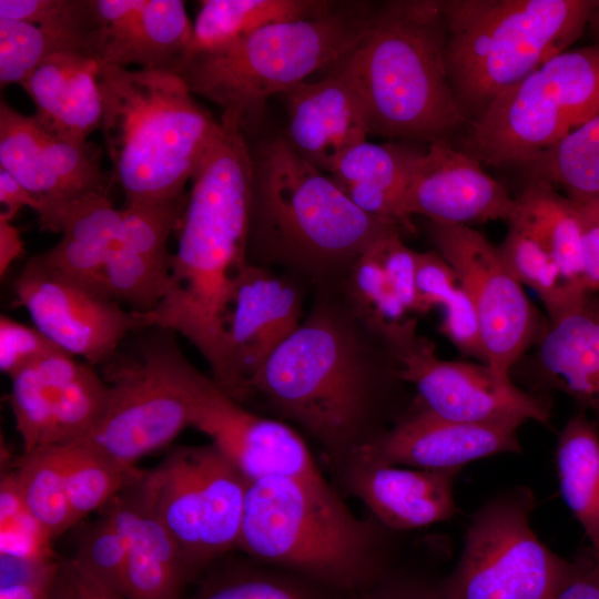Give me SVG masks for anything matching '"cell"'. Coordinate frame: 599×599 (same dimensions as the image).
<instances>
[{
  "label": "cell",
  "mask_w": 599,
  "mask_h": 599,
  "mask_svg": "<svg viewBox=\"0 0 599 599\" xmlns=\"http://www.w3.org/2000/svg\"><path fill=\"white\" fill-rule=\"evenodd\" d=\"M458 473L361 463L351 486L383 524L412 529L455 515L454 481Z\"/></svg>",
  "instance_id": "4316f807"
},
{
  "label": "cell",
  "mask_w": 599,
  "mask_h": 599,
  "mask_svg": "<svg viewBox=\"0 0 599 599\" xmlns=\"http://www.w3.org/2000/svg\"><path fill=\"white\" fill-rule=\"evenodd\" d=\"M384 599H440L438 593H422V592H407L397 593Z\"/></svg>",
  "instance_id": "11a10c76"
},
{
  "label": "cell",
  "mask_w": 599,
  "mask_h": 599,
  "mask_svg": "<svg viewBox=\"0 0 599 599\" xmlns=\"http://www.w3.org/2000/svg\"><path fill=\"white\" fill-rule=\"evenodd\" d=\"M0 221L12 222L24 206L35 212L38 210V203L32 195L2 169H0Z\"/></svg>",
  "instance_id": "816d5d0a"
},
{
  "label": "cell",
  "mask_w": 599,
  "mask_h": 599,
  "mask_svg": "<svg viewBox=\"0 0 599 599\" xmlns=\"http://www.w3.org/2000/svg\"><path fill=\"white\" fill-rule=\"evenodd\" d=\"M287 123L283 138L303 159L328 174L337 160L367 140L369 124L361 95L337 63L316 82H302L282 94Z\"/></svg>",
  "instance_id": "603a6c76"
},
{
  "label": "cell",
  "mask_w": 599,
  "mask_h": 599,
  "mask_svg": "<svg viewBox=\"0 0 599 599\" xmlns=\"http://www.w3.org/2000/svg\"><path fill=\"white\" fill-rule=\"evenodd\" d=\"M12 290L16 304L27 309L35 328L61 351L92 366L110 362L126 335L143 327L134 312L61 275L39 255L29 258Z\"/></svg>",
  "instance_id": "2e32d148"
},
{
  "label": "cell",
  "mask_w": 599,
  "mask_h": 599,
  "mask_svg": "<svg viewBox=\"0 0 599 599\" xmlns=\"http://www.w3.org/2000/svg\"><path fill=\"white\" fill-rule=\"evenodd\" d=\"M61 351L34 326L1 315L0 369L9 377L41 357Z\"/></svg>",
  "instance_id": "7bdbcfd3"
},
{
  "label": "cell",
  "mask_w": 599,
  "mask_h": 599,
  "mask_svg": "<svg viewBox=\"0 0 599 599\" xmlns=\"http://www.w3.org/2000/svg\"><path fill=\"white\" fill-rule=\"evenodd\" d=\"M372 530L326 483L268 476L248 484L237 546L265 561L353 588L372 572Z\"/></svg>",
  "instance_id": "ba28073f"
},
{
  "label": "cell",
  "mask_w": 599,
  "mask_h": 599,
  "mask_svg": "<svg viewBox=\"0 0 599 599\" xmlns=\"http://www.w3.org/2000/svg\"><path fill=\"white\" fill-rule=\"evenodd\" d=\"M577 202V201H576ZM583 243V262L587 287L599 293V199L577 202Z\"/></svg>",
  "instance_id": "7dc6e473"
},
{
  "label": "cell",
  "mask_w": 599,
  "mask_h": 599,
  "mask_svg": "<svg viewBox=\"0 0 599 599\" xmlns=\"http://www.w3.org/2000/svg\"><path fill=\"white\" fill-rule=\"evenodd\" d=\"M587 29L595 39V43H599V0H595L588 18Z\"/></svg>",
  "instance_id": "db71d44e"
},
{
  "label": "cell",
  "mask_w": 599,
  "mask_h": 599,
  "mask_svg": "<svg viewBox=\"0 0 599 599\" xmlns=\"http://www.w3.org/2000/svg\"><path fill=\"white\" fill-rule=\"evenodd\" d=\"M375 6L339 2L328 13L267 24L219 49L186 54L173 69L193 94L222 109L246 135L267 100L333 68L363 38Z\"/></svg>",
  "instance_id": "8992f818"
},
{
  "label": "cell",
  "mask_w": 599,
  "mask_h": 599,
  "mask_svg": "<svg viewBox=\"0 0 599 599\" xmlns=\"http://www.w3.org/2000/svg\"><path fill=\"white\" fill-rule=\"evenodd\" d=\"M104 507L129 539L124 597L180 599L190 578L182 550L156 509L153 470L145 471Z\"/></svg>",
  "instance_id": "cb8c5ba5"
},
{
  "label": "cell",
  "mask_w": 599,
  "mask_h": 599,
  "mask_svg": "<svg viewBox=\"0 0 599 599\" xmlns=\"http://www.w3.org/2000/svg\"><path fill=\"white\" fill-rule=\"evenodd\" d=\"M248 146V263L272 258L314 274L352 270L362 255L399 233L400 224L363 212L283 136Z\"/></svg>",
  "instance_id": "277c9868"
},
{
  "label": "cell",
  "mask_w": 599,
  "mask_h": 599,
  "mask_svg": "<svg viewBox=\"0 0 599 599\" xmlns=\"http://www.w3.org/2000/svg\"><path fill=\"white\" fill-rule=\"evenodd\" d=\"M52 539L27 507L16 470L4 471L0 483V555L48 562L55 560Z\"/></svg>",
  "instance_id": "b9f144b4"
},
{
  "label": "cell",
  "mask_w": 599,
  "mask_h": 599,
  "mask_svg": "<svg viewBox=\"0 0 599 599\" xmlns=\"http://www.w3.org/2000/svg\"><path fill=\"white\" fill-rule=\"evenodd\" d=\"M20 230L12 222L0 221V275L8 273L11 264L24 254Z\"/></svg>",
  "instance_id": "f5cc1de1"
},
{
  "label": "cell",
  "mask_w": 599,
  "mask_h": 599,
  "mask_svg": "<svg viewBox=\"0 0 599 599\" xmlns=\"http://www.w3.org/2000/svg\"><path fill=\"white\" fill-rule=\"evenodd\" d=\"M104 508L103 515L81 532L71 560L98 585L124 596L129 539L112 511Z\"/></svg>",
  "instance_id": "60d3db41"
},
{
  "label": "cell",
  "mask_w": 599,
  "mask_h": 599,
  "mask_svg": "<svg viewBox=\"0 0 599 599\" xmlns=\"http://www.w3.org/2000/svg\"><path fill=\"white\" fill-rule=\"evenodd\" d=\"M554 599H599V556L589 549L569 561Z\"/></svg>",
  "instance_id": "bcb514c9"
},
{
  "label": "cell",
  "mask_w": 599,
  "mask_h": 599,
  "mask_svg": "<svg viewBox=\"0 0 599 599\" xmlns=\"http://www.w3.org/2000/svg\"><path fill=\"white\" fill-rule=\"evenodd\" d=\"M120 232L121 210L113 205L109 192L91 193L71 209L60 241L38 255L61 275L99 290L100 277L118 245Z\"/></svg>",
  "instance_id": "f546056e"
},
{
  "label": "cell",
  "mask_w": 599,
  "mask_h": 599,
  "mask_svg": "<svg viewBox=\"0 0 599 599\" xmlns=\"http://www.w3.org/2000/svg\"><path fill=\"white\" fill-rule=\"evenodd\" d=\"M69 0H0V19L49 26L64 11Z\"/></svg>",
  "instance_id": "681fc988"
},
{
  "label": "cell",
  "mask_w": 599,
  "mask_h": 599,
  "mask_svg": "<svg viewBox=\"0 0 599 599\" xmlns=\"http://www.w3.org/2000/svg\"><path fill=\"white\" fill-rule=\"evenodd\" d=\"M498 250L511 275L539 296L547 319L559 316L588 294L573 288L556 261L532 238L514 227L508 229Z\"/></svg>",
  "instance_id": "74e56055"
},
{
  "label": "cell",
  "mask_w": 599,
  "mask_h": 599,
  "mask_svg": "<svg viewBox=\"0 0 599 599\" xmlns=\"http://www.w3.org/2000/svg\"><path fill=\"white\" fill-rule=\"evenodd\" d=\"M352 306L321 304L270 356L252 383L283 416L333 455L355 453L383 387L402 382L395 346Z\"/></svg>",
  "instance_id": "7a4b0ae2"
},
{
  "label": "cell",
  "mask_w": 599,
  "mask_h": 599,
  "mask_svg": "<svg viewBox=\"0 0 599 599\" xmlns=\"http://www.w3.org/2000/svg\"><path fill=\"white\" fill-rule=\"evenodd\" d=\"M302 321V298L295 285L248 263L234 288L225 329L224 372L215 384L236 402L252 396L256 374Z\"/></svg>",
  "instance_id": "ac0fdd59"
},
{
  "label": "cell",
  "mask_w": 599,
  "mask_h": 599,
  "mask_svg": "<svg viewBox=\"0 0 599 599\" xmlns=\"http://www.w3.org/2000/svg\"><path fill=\"white\" fill-rule=\"evenodd\" d=\"M446 40L440 0L375 6L363 38L338 63L361 95L369 134L432 144L468 123L449 82Z\"/></svg>",
  "instance_id": "3957f363"
},
{
  "label": "cell",
  "mask_w": 599,
  "mask_h": 599,
  "mask_svg": "<svg viewBox=\"0 0 599 599\" xmlns=\"http://www.w3.org/2000/svg\"><path fill=\"white\" fill-rule=\"evenodd\" d=\"M184 355L170 341L152 343L135 359H111L104 379L110 386L105 412L78 439L125 465L171 443L190 426L189 405L180 380Z\"/></svg>",
  "instance_id": "7c38bea8"
},
{
  "label": "cell",
  "mask_w": 599,
  "mask_h": 599,
  "mask_svg": "<svg viewBox=\"0 0 599 599\" xmlns=\"http://www.w3.org/2000/svg\"><path fill=\"white\" fill-rule=\"evenodd\" d=\"M398 376L416 389L420 407L454 422L546 423L550 407L514 383L501 384L479 363L440 359L429 339L415 335L396 348Z\"/></svg>",
  "instance_id": "e0dca14e"
},
{
  "label": "cell",
  "mask_w": 599,
  "mask_h": 599,
  "mask_svg": "<svg viewBox=\"0 0 599 599\" xmlns=\"http://www.w3.org/2000/svg\"><path fill=\"white\" fill-rule=\"evenodd\" d=\"M81 364L68 353L57 351L10 376V405L23 453L45 444L61 392Z\"/></svg>",
  "instance_id": "d6a6232c"
},
{
  "label": "cell",
  "mask_w": 599,
  "mask_h": 599,
  "mask_svg": "<svg viewBox=\"0 0 599 599\" xmlns=\"http://www.w3.org/2000/svg\"><path fill=\"white\" fill-rule=\"evenodd\" d=\"M61 561L43 566L32 576L0 587V599H57Z\"/></svg>",
  "instance_id": "c3c4849f"
},
{
  "label": "cell",
  "mask_w": 599,
  "mask_h": 599,
  "mask_svg": "<svg viewBox=\"0 0 599 599\" xmlns=\"http://www.w3.org/2000/svg\"><path fill=\"white\" fill-rule=\"evenodd\" d=\"M532 497L524 490L484 505L467 528L460 558L440 599H554L569 561L530 526Z\"/></svg>",
  "instance_id": "30bf717a"
},
{
  "label": "cell",
  "mask_w": 599,
  "mask_h": 599,
  "mask_svg": "<svg viewBox=\"0 0 599 599\" xmlns=\"http://www.w3.org/2000/svg\"><path fill=\"white\" fill-rule=\"evenodd\" d=\"M99 83L110 180L125 203L184 195L221 131L220 120L169 71L100 63Z\"/></svg>",
  "instance_id": "5b68a950"
},
{
  "label": "cell",
  "mask_w": 599,
  "mask_h": 599,
  "mask_svg": "<svg viewBox=\"0 0 599 599\" xmlns=\"http://www.w3.org/2000/svg\"><path fill=\"white\" fill-rule=\"evenodd\" d=\"M153 474L156 509L189 578L237 546L250 481L213 444L176 447Z\"/></svg>",
  "instance_id": "8fae6325"
},
{
  "label": "cell",
  "mask_w": 599,
  "mask_h": 599,
  "mask_svg": "<svg viewBox=\"0 0 599 599\" xmlns=\"http://www.w3.org/2000/svg\"><path fill=\"white\" fill-rule=\"evenodd\" d=\"M416 292L419 314L443 307L439 329L466 357L485 364L474 305L456 273L435 250L417 252Z\"/></svg>",
  "instance_id": "836d02e7"
},
{
  "label": "cell",
  "mask_w": 599,
  "mask_h": 599,
  "mask_svg": "<svg viewBox=\"0 0 599 599\" xmlns=\"http://www.w3.org/2000/svg\"><path fill=\"white\" fill-rule=\"evenodd\" d=\"M100 63L172 72L187 53L193 23L181 0H92Z\"/></svg>",
  "instance_id": "7402d4cb"
},
{
  "label": "cell",
  "mask_w": 599,
  "mask_h": 599,
  "mask_svg": "<svg viewBox=\"0 0 599 599\" xmlns=\"http://www.w3.org/2000/svg\"><path fill=\"white\" fill-rule=\"evenodd\" d=\"M515 199L487 174L473 155L448 141L429 144L417 159L400 202V217L412 230V215L428 221L468 225L509 221Z\"/></svg>",
  "instance_id": "d6986e66"
},
{
  "label": "cell",
  "mask_w": 599,
  "mask_h": 599,
  "mask_svg": "<svg viewBox=\"0 0 599 599\" xmlns=\"http://www.w3.org/2000/svg\"><path fill=\"white\" fill-rule=\"evenodd\" d=\"M531 367L538 380L599 416V294L588 293L547 319Z\"/></svg>",
  "instance_id": "d4e9b609"
},
{
  "label": "cell",
  "mask_w": 599,
  "mask_h": 599,
  "mask_svg": "<svg viewBox=\"0 0 599 599\" xmlns=\"http://www.w3.org/2000/svg\"><path fill=\"white\" fill-rule=\"evenodd\" d=\"M105 599H129V598H126V597H124L122 595H119V593L106 590Z\"/></svg>",
  "instance_id": "9f6ffc18"
},
{
  "label": "cell",
  "mask_w": 599,
  "mask_h": 599,
  "mask_svg": "<svg viewBox=\"0 0 599 599\" xmlns=\"http://www.w3.org/2000/svg\"><path fill=\"white\" fill-rule=\"evenodd\" d=\"M521 425L515 420L459 423L419 407L355 453L361 463L459 471L474 460L520 451L517 432Z\"/></svg>",
  "instance_id": "ffe728a7"
},
{
  "label": "cell",
  "mask_w": 599,
  "mask_h": 599,
  "mask_svg": "<svg viewBox=\"0 0 599 599\" xmlns=\"http://www.w3.org/2000/svg\"><path fill=\"white\" fill-rule=\"evenodd\" d=\"M109 397L108 382L82 362L61 392L44 445H64L88 436L101 420Z\"/></svg>",
  "instance_id": "ab89813d"
},
{
  "label": "cell",
  "mask_w": 599,
  "mask_h": 599,
  "mask_svg": "<svg viewBox=\"0 0 599 599\" xmlns=\"http://www.w3.org/2000/svg\"><path fill=\"white\" fill-rule=\"evenodd\" d=\"M435 251L450 265L468 293L478 322L485 365L501 384L539 339L542 318L522 285L506 267L498 246L469 225L428 221Z\"/></svg>",
  "instance_id": "4fadbf2b"
},
{
  "label": "cell",
  "mask_w": 599,
  "mask_h": 599,
  "mask_svg": "<svg viewBox=\"0 0 599 599\" xmlns=\"http://www.w3.org/2000/svg\"><path fill=\"white\" fill-rule=\"evenodd\" d=\"M180 380L190 426L206 434L250 483L268 476L326 481L295 430L237 405L185 356L180 364Z\"/></svg>",
  "instance_id": "9a60e30c"
},
{
  "label": "cell",
  "mask_w": 599,
  "mask_h": 599,
  "mask_svg": "<svg viewBox=\"0 0 599 599\" xmlns=\"http://www.w3.org/2000/svg\"><path fill=\"white\" fill-rule=\"evenodd\" d=\"M63 50L87 52L79 39L64 31L0 19V84L22 85L50 54Z\"/></svg>",
  "instance_id": "f35d334b"
},
{
  "label": "cell",
  "mask_w": 599,
  "mask_h": 599,
  "mask_svg": "<svg viewBox=\"0 0 599 599\" xmlns=\"http://www.w3.org/2000/svg\"><path fill=\"white\" fill-rule=\"evenodd\" d=\"M377 253L395 293L410 314H419L416 292L417 252L407 247L400 233H394L377 245Z\"/></svg>",
  "instance_id": "ee69618b"
},
{
  "label": "cell",
  "mask_w": 599,
  "mask_h": 599,
  "mask_svg": "<svg viewBox=\"0 0 599 599\" xmlns=\"http://www.w3.org/2000/svg\"><path fill=\"white\" fill-rule=\"evenodd\" d=\"M555 460L561 496L599 556V429L583 412L560 430Z\"/></svg>",
  "instance_id": "1f68e13d"
},
{
  "label": "cell",
  "mask_w": 599,
  "mask_h": 599,
  "mask_svg": "<svg viewBox=\"0 0 599 599\" xmlns=\"http://www.w3.org/2000/svg\"><path fill=\"white\" fill-rule=\"evenodd\" d=\"M0 169L21 184L38 203L42 231L61 233L73 205L109 190L101 169V151L47 131L37 119L0 103Z\"/></svg>",
  "instance_id": "5bb4252c"
},
{
  "label": "cell",
  "mask_w": 599,
  "mask_h": 599,
  "mask_svg": "<svg viewBox=\"0 0 599 599\" xmlns=\"http://www.w3.org/2000/svg\"><path fill=\"white\" fill-rule=\"evenodd\" d=\"M189 194L125 203L121 232L100 277L103 293L140 314L164 297L173 263L167 240L177 229Z\"/></svg>",
  "instance_id": "44dd1931"
},
{
  "label": "cell",
  "mask_w": 599,
  "mask_h": 599,
  "mask_svg": "<svg viewBox=\"0 0 599 599\" xmlns=\"http://www.w3.org/2000/svg\"><path fill=\"white\" fill-rule=\"evenodd\" d=\"M599 114V43L568 49L501 92L471 121L461 150L520 165Z\"/></svg>",
  "instance_id": "9c48e42d"
},
{
  "label": "cell",
  "mask_w": 599,
  "mask_h": 599,
  "mask_svg": "<svg viewBox=\"0 0 599 599\" xmlns=\"http://www.w3.org/2000/svg\"><path fill=\"white\" fill-rule=\"evenodd\" d=\"M61 446L68 498L75 524L91 511L104 507L145 473L82 440Z\"/></svg>",
  "instance_id": "d590c367"
},
{
  "label": "cell",
  "mask_w": 599,
  "mask_h": 599,
  "mask_svg": "<svg viewBox=\"0 0 599 599\" xmlns=\"http://www.w3.org/2000/svg\"><path fill=\"white\" fill-rule=\"evenodd\" d=\"M420 154L403 145L366 140L347 150L328 175L363 212L408 229L400 217V202Z\"/></svg>",
  "instance_id": "f1b7e54d"
},
{
  "label": "cell",
  "mask_w": 599,
  "mask_h": 599,
  "mask_svg": "<svg viewBox=\"0 0 599 599\" xmlns=\"http://www.w3.org/2000/svg\"><path fill=\"white\" fill-rule=\"evenodd\" d=\"M14 470L27 507L52 540L75 525L61 445L39 446L23 453Z\"/></svg>",
  "instance_id": "8d00e7d4"
},
{
  "label": "cell",
  "mask_w": 599,
  "mask_h": 599,
  "mask_svg": "<svg viewBox=\"0 0 599 599\" xmlns=\"http://www.w3.org/2000/svg\"><path fill=\"white\" fill-rule=\"evenodd\" d=\"M99 70L100 62L82 51L47 57L21 85L34 102L37 121L58 138L88 143L102 121Z\"/></svg>",
  "instance_id": "484cf974"
},
{
  "label": "cell",
  "mask_w": 599,
  "mask_h": 599,
  "mask_svg": "<svg viewBox=\"0 0 599 599\" xmlns=\"http://www.w3.org/2000/svg\"><path fill=\"white\" fill-rule=\"evenodd\" d=\"M446 65L470 123L506 89L582 35L595 0H440Z\"/></svg>",
  "instance_id": "52a82bcc"
},
{
  "label": "cell",
  "mask_w": 599,
  "mask_h": 599,
  "mask_svg": "<svg viewBox=\"0 0 599 599\" xmlns=\"http://www.w3.org/2000/svg\"><path fill=\"white\" fill-rule=\"evenodd\" d=\"M222 128L192 177L177 226L166 293L139 314L143 327L184 336L209 364L213 380L224 372V341L236 282L248 264L252 156L240 128Z\"/></svg>",
  "instance_id": "6da1fadb"
},
{
  "label": "cell",
  "mask_w": 599,
  "mask_h": 599,
  "mask_svg": "<svg viewBox=\"0 0 599 599\" xmlns=\"http://www.w3.org/2000/svg\"><path fill=\"white\" fill-rule=\"evenodd\" d=\"M337 3L327 0H203L186 54L219 49L267 24L326 14Z\"/></svg>",
  "instance_id": "4dcf8cb0"
},
{
  "label": "cell",
  "mask_w": 599,
  "mask_h": 599,
  "mask_svg": "<svg viewBox=\"0 0 599 599\" xmlns=\"http://www.w3.org/2000/svg\"><path fill=\"white\" fill-rule=\"evenodd\" d=\"M514 199L509 227L539 244L556 261L573 288L590 293L586 282L582 226L577 202L560 194L550 182L536 179L529 180Z\"/></svg>",
  "instance_id": "83f0119b"
},
{
  "label": "cell",
  "mask_w": 599,
  "mask_h": 599,
  "mask_svg": "<svg viewBox=\"0 0 599 599\" xmlns=\"http://www.w3.org/2000/svg\"><path fill=\"white\" fill-rule=\"evenodd\" d=\"M193 599H307L297 587L271 577L233 576L207 583Z\"/></svg>",
  "instance_id": "f6af8a7d"
},
{
  "label": "cell",
  "mask_w": 599,
  "mask_h": 599,
  "mask_svg": "<svg viewBox=\"0 0 599 599\" xmlns=\"http://www.w3.org/2000/svg\"><path fill=\"white\" fill-rule=\"evenodd\" d=\"M106 589L90 579L74 562L61 561L57 599H105Z\"/></svg>",
  "instance_id": "f907efd6"
},
{
  "label": "cell",
  "mask_w": 599,
  "mask_h": 599,
  "mask_svg": "<svg viewBox=\"0 0 599 599\" xmlns=\"http://www.w3.org/2000/svg\"><path fill=\"white\" fill-rule=\"evenodd\" d=\"M519 166L529 180L560 185L573 201L599 199V114Z\"/></svg>",
  "instance_id": "e575fe53"
}]
</instances>
